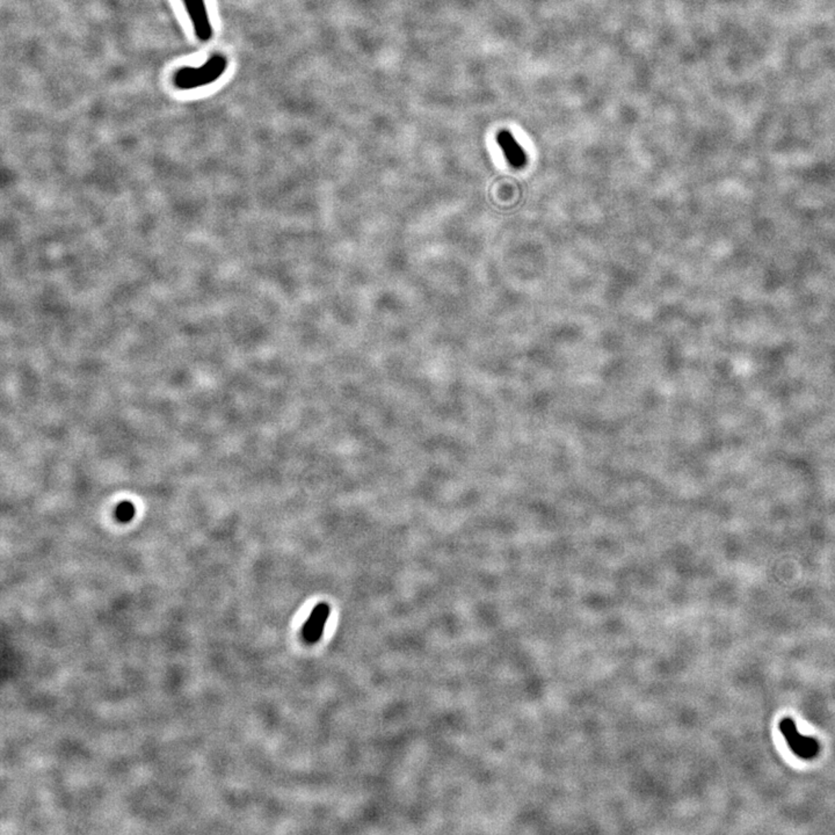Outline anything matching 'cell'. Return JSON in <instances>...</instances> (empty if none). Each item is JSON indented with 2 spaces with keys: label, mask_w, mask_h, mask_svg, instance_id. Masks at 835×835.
<instances>
[{
  "label": "cell",
  "mask_w": 835,
  "mask_h": 835,
  "mask_svg": "<svg viewBox=\"0 0 835 835\" xmlns=\"http://www.w3.org/2000/svg\"><path fill=\"white\" fill-rule=\"evenodd\" d=\"M228 69L226 56L216 54L198 68H181L174 74V86L179 90L188 91L208 86L222 77Z\"/></svg>",
  "instance_id": "6da1fadb"
},
{
  "label": "cell",
  "mask_w": 835,
  "mask_h": 835,
  "mask_svg": "<svg viewBox=\"0 0 835 835\" xmlns=\"http://www.w3.org/2000/svg\"><path fill=\"white\" fill-rule=\"evenodd\" d=\"M779 730L786 738L789 747L799 758L812 759L818 754V751H819L818 742L812 738H809V737L801 736V733L797 731L795 722L790 718H786L781 722Z\"/></svg>",
  "instance_id": "7a4b0ae2"
},
{
  "label": "cell",
  "mask_w": 835,
  "mask_h": 835,
  "mask_svg": "<svg viewBox=\"0 0 835 835\" xmlns=\"http://www.w3.org/2000/svg\"><path fill=\"white\" fill-rule=\"evenodd\" d=\"M183 3L192 21L195 35L201 41L211 40L213 26L204 0H183Z\"/></svg>",
  "instance_id": "3957f363"
},
{
  "label": "cell",
  "mask_w": 835,
  "mask_h": 835,
  "mask_svg": "<svg viewBox=\"0 0 835 835\" xmlns=\"http://www.w3.org/2000/svg\"><path fill=\"white\" fill-rule=\"evenodd\" d=\"M330 606L326 602H320L313 608L309 617L302 628V637L304 642L309 645L318 643L324 634V629L330 617Z\"/></svg>",
  "instance_id": "277c9868"
},
{
  "label": "cell",
  "mask_w": 835,
  "mask_h": 835,
  "mask_svg": "<svg viewBox=\"0 0 835 835\" xmlns=\"http://www.w3.org/2000/svg\"><path fill=\"white\" fill-rule=\"evenodd\" d=\"M497 143L500 146L501 151L504 152L505 157L512 166L520 168L526 164V153L522 146H520L515 137L507 130H502L497 136Z\"/></svg>",
  "instance_id": "5b68a950"
}]
</instances>
